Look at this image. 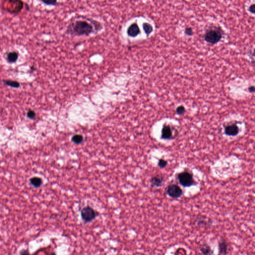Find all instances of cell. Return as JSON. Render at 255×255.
<instances>
[{
    "instance_id": "6da1fadb",
    "label": "cell",
    "mask_w": 255,
    "mask_h": 255,
    "mask_svg": "<svg viewBox=\"0 0 255 255\" xmlns=\"http://www.w3.org/2000/svg\"><path fill=\"white\" fill-rule=\"evenodd\" d=\"M68 31L77 36H88L93 31V27L91 23L85 21H78L69 25Z\"/></svg>"
},
{
    "instance_id": "7a4b0ae2",
    "label": "cell",
    "mask_w": 255,
    "mask_h": 255,
    "mask_svg": "<svg viewBox=\"0 0 255 255\" xmlns=\"http://www.w3.org/2000/svg\"><path fill=\"white\" fill-rule=\"evenodd\" d=\"M222 37V34L217 28L208 30L204 36L205 40L207 43L213 44L218 43Z\"/></svg>"
},
{
    "instance_id": "3957f363",
    "label": "cell",
    "mask_w": 255,
    "mask_h": 255,
    "mask_svg": "<svg viewBox=\"0 0 255 255\" xmlns=\"http://www.w3.org/2000/svg\"><path fill=\"white\" fill-rule=\"evenodd\" d=\"M81 217L85 223H89L96 218L98 213L90 206H86L81 210Z\"/></svg>"
},
{
    "instance_id": "277c9868",
    "label": "cell",
    "mask_w": 255,
    "mask_h": 255,
    "mask_svg": "<svg viewBox=\"0 0 255 255\" xmlns=\"http://www.w3.org/2000/svg\"><path fill=\"white\" fill-rule=\"evenodd\" d=\"M179 183L183 186H190L193 183L192 176L190 173L187 172L181 173L178 176Z\"/></svg>"
},
{
    "instance_id": "5b68a950",
    "label": "cell",
    "mask_w": 255,
    "mask_h": 255,
    "mask_svg": "<svg viewBox=\"0 0 255 255\" xmlns=\"http://www.w3.org/2000/svg\"><path fill=\"white\" fill-rule=\"evenodd\" d=\"M6 10L10 13L17 14L21 12L23 6V2L21 1H9Z\"/></svg>"
},
{
    "instance_id": "8992f818",
    "label": "cell",
    "mask_w": 255,
    "mask_h": 255,
    "mask_svg": "<svg viewBox=\"0 0 255 255\" xmlns=\"http://www.w3.org/2000/svg\"><path fill=\"white\" fill-rule=\"evenodd\" d=\"M167 193L170 197L174 199H177L182 196V191L181 188L177 185L173 184L169 186Z\"/></svg>"
},
{
    "instance_id": "52a82bcc",
    "label": "cell",
    "mask_w": 255,
    "mask_h": 255,
    "mask_svg": "<svg viewBox=\"0 0 255 255\" xmlns=\"http://www.w3.org/2000/svg\"><path fill=\"white\" fill-rule=\"evenodd\" d=\"M140 32L139 27L137 23L132 24L128 29V34L131 37H136Z\"/></svg>"
},
{
    "instance_id": "ba28073f",
    "label": "cell",
    "mask_w": 255,
    "mask_h": 255,
    "mask_svg": "<svg viewBox=\"0 0 255 255\" xmlns=\"http://www.w3.org/2000/svg\"><path fill=\"white\" fill-rule=\"evenodd\" d=\"M219 246V254L218 255H226L228 253V245L227 242L222 240L218 243Z\"/></svg>"
},
{
    "instance_id": "9c48e42d",
    "label": "cell",
    "mask_w": 255,
    "mask_h": 255,
    "mask_svg": "<svg viewBox=\"0 0 255 255\" xmlns=\"http://www.w3.org/2000/svg\"><path fill=\"white\" fill-rule=\"evenodd\" d=\"M239 132V128L235 124L229 125L226 128L225 133L227 135L235 136Z\"/></svg>"
},
{
    "instance_id": "30bf717a",
    "label": "cell",
    "mask_w": 255,
    "mask_h": 255,
    "mask_svg": "<svg viewBox=\"0 0 255 255\" xmlns=\"http://www.w3.org/2000/svg\"><path fill=\"white\" fill-rule=\"evenodd\" d=\"M172 135L171 128L168 126H165L162 128L161 131V137L164 139H169L171 138Z\"/></svg>"
},
{
    "instance_id": "8fae6325",
    "label": "cell",
    "mask_w": 255,
    "mask_h": 255,
    "mask_svg": "<svg viewBox=\"0 0 255 255\" xmlns=\"http://www.w3.org/2000/svg\"><path fill=\"white\" fill-rule=\"evenodd\" d=\"M19 54L16 52H10L6 56V60L10 63H14L17 61L18 59Z\"/></svg>"
},
{
    "instance_id": "7c38bea8",
    "label": "cell",
    "mask_w": 255,
    "mask_h": 255,
    "mask_svg": "<svg viewBox=\"0 0 255 255\" xmlns=\"http://www.w3.org/2000/svg\"><path fill=\"white\" fill-rule=\"evenodd\" d=\"M200 251L203 255H213V251L207 244H204L201 246Z\"/></svg>"
},
{
    "instance_id": "4fadbf2b",
    "label": "cell",
    "mask_w": 255,
    "mask_h": 255,
    "mask_svg": "<svg viewBox=\"0 0 255 255\" xmlns=\"http://www.w3.org/2000/svg\"><path fill=\"white\" fill-rule=\"evenodd\" d=\"M3 82L5 85L12 87L18 88L20 87V83L17 81L10 80V79H4Z\"/></svg>"
},
{
    "instance_id": "5bb4252c",
    "label": "cell",
    "mask_w": 255,
    "mask_h": 255,
    "mask_svg": "<svg viewBox=\"0 0 255 255\" xmlns=\"http://www.w3.org/2000/svg\"><path fill=\"white\" fill-rule=\"evenodd\" d=\"M162 181H163V179L161 177H156L153 178L151 182H152V183L153 186H155L159 187L161 186L162 183Z\"/></svg>"
},
{
    "instance_id": "9a60e30c",
    "label": "cell",
    "mask_w": 255,
    "mask_h": 255,
    "mask_svg": "<svg viewBox=\"0 0 255 255\" xmlns=\"http://www.w3.org/2000/svg\"><path fill=\"white\" fill-rule=\"evenodd\" d=\"M143 27V29L144 30V32L147 35H149L153 31V28L152 26L149 23H144Z\"/></svg>"
},
{
    "instance_id": "2e32d148",
    "label": "cell",
    "mask_w": 255,
    "mask_h": 255,
    "mask_svg": "<svg viewBox=\"0 0 255 255\" xmlns=\"http://www.w3.org/2000/svg\"><path fill=\"white\" fill-rule=\"evenodd\" d=\"M72 142H74L75 144H79L83 142V138L80 135H76L72 137Z\"/></svg>"
},
{
    "instance_id": "e0dca14e",
    "label": "cell",
    "mask_w": 255,
    "mask_h": 255,
    "mask_svg": "<svg viewBox=\"0 0 255 255\" xmlns=\"http://www.w3.org/2000/svg\"><path fill=\"white\" fill-rule=\"evenodd\" d=\"M31 182L32 184L36 187L40 186L41 185V182H42L41 179L38 178H33L31 179Z\"/></svg>"
},
{
    "instance_id": "ac0fdd59",
    "label": "cell",
    "mask_w": 255,
    "mask_h": 255,
    "mask_svg": "<svg viewBox=\"0 0 255 255\" xmlns=\"http://www.w3.org/2000/svg\"><path fill=\"white\" fill-rule=\"evenodd\" d=\"M207 223L208 224V222H206L205 220H201V219H197L196 221V224L197 225L200 227V226H205L207 225Z\"/></svg>"
},
{
    "instance_id": "d6986e66",
    "label": "cell",
    "mask_w": 255,
    "mask_h": 255,
    "mask_svg": "<svg viewBox=\"0 0 255 255\" xmlns=\"http://www.w3.org/2000/svg\"><path fill=\"white\" fill-rule=\"evenodd\" d=\"M186 112V109L183 106H181L178 107L177 109V113L179 115H183V114Z\"/></svg>"
},
{
    "instance_id": "ffe728a7",
    "label": "cell",
    "mask_w": 255,
    "mask_h": 255,
    "mask_svg": "<svg viewBox=\"0 0 255 255\" xmlns=\"http://www.w3.org/2000/svg\"><path fill=\"white\" fill-rule=\"evenodd\" d=\"M185 34L188 36H191L193 34L192 28L191 27H186L185 30Z\"/></svg>"
},
{
    "instance_id": "44dd1931",
    "label": "cell",
    "mask_w": 255,
    "mask_h": 255,
    "mask_svg": "<svg viewBox=\"0 0 255 255\" xmlns=\"http://www.w3.org/2000/svg\"><path fill=\"white\" fill-rule=\"evenodd\" d=\"M167 164H168L167 161H165V160L161 159V160H160V161H159L158 165H159V166H160V168H165V166H166Z\"/></svg>"
},
{
    "instance_id": "7402d4cb",
    "label": "cell",
    "mask_w": 255,
    "mask_h": 255,
    "mask_svg": "<svg viewBox=\"0 0 255 255\" xmlns=\"http://www.w3.org/2000/svg\"><path fill=\"white\" fill-rule=\"evenodd\" d=\"M27 115L28 118H33L36 116V113H35V111H33V110H30L27 112Z\"/></svg>"
},
{
    "instance_id": "603a6c76",
    "label": "cell",
    "mask_w": 255,
    "mask_h": 255,
    "mask_svg": "<svg viewBox=\"0 0 255 255\" xmlns=\"http://www.w3.org/2000/svg\"><path fill=\"white\" fill-rule=\"evenodd\" d=\"M43 3L47 5H55L56 4V1H43Z\"/></svg>"
},
{
    "instance_id": "cb8c5ba5",
    "label": "cell",
    "mask_w": 255,
    "mask_h": 255,
    "mask_svg": "<svg viewBox=\"0 0 255 255\" xmlns=\"http://www.w3.org/2000/svg\"><path fill=\"white\" fill-rule=\"evenodd\" d=\"M19 255H31V254H30L29 252L28 251V250H25V249H23V250H22V251H21V252H19Z\"/></svg>"
},
{
    "instance_id": "d4e9b609",
    "label": "cell",
    "mask_w": 255,
    "mask_h": 255,
    "mask_svg": "<svg viewBox=\"0 0 255 255\" xmlns=\"http://www.w3.org/2000/svg\"><path fill=\"white\" fill-rule=\"evenodd\" d=\"M249 11L253 14H255V4H253L250 6L249 9Z\"/></svg>"
},
{
    "instance_id": "484cf974",
    "label": "cell",
    "mask_w": 255,
    "mask_h": 255,
    "mask_svg": "<svg viewBox=\"0 0 255 255\" xmlns=\"http://www.w3.org/2000/svg\"><path fill=\"white\" fill-rule=\"evenodd\" d=\"M248 90H249V92H251V93H254V92H255V87L254 86H250L248 88Z\"/></svg>"
},
{
    "instance_id": "4316f807",
    "label": "cell",
    "mask_w": 255,
    "mask_h": 255,
    "mask_svg": "<svg viewBox=\"0 0 255 255\" xmlns=\"http://www.w3.org/2000/svg\"><path fill=\"white\" fill-rule=\"evenodd\" d=\"M31 69L32 70H34L36 69H35V67H34V66L31 67Z\"/></svg>"
},
{
    "instance_id": "83f0119b",
    "label": "cell",
    "mask_w": 255,
    "mask_h": 255,
    "mask_svg": "<svg viewBox=\"0 0 255 255\" xmlns=\"http://www.w3.org/2000/svg\"><path fill=\"white\" fill-rule=\"evenodd\" d=\"M52 255H56V253H55L54 252V253H52Z\"/></svg>"
}]
</instances>
